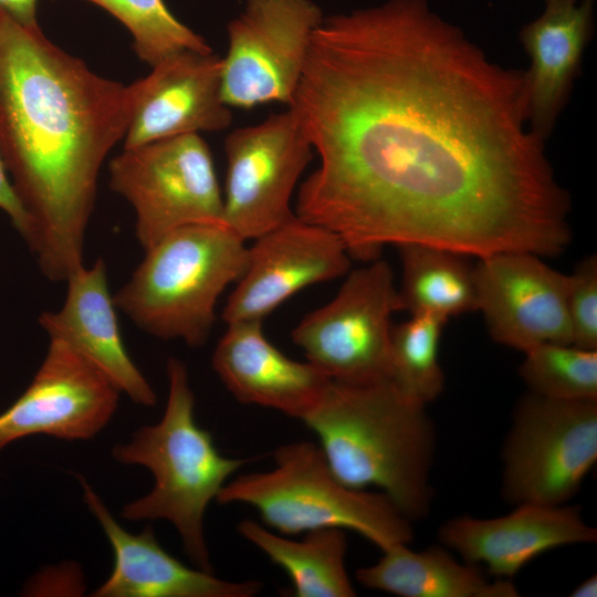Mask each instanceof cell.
Returning <instances> with one entry per match:
<instances>
[{
    "label": "cell",
    "instance_id": "5b68a950",
    "mask_svg": "<svg viewBox=\"0 0 597 597\" xmlns=\"http://www.w3.org/2000/svg\"><path fill=\"white\" fill-rule=\"evenodd\" d=\"M145 252L113 296L116 307L150 335L203 345L217 300L245 271V241L224 223H196L172 231Z\"/></svg>",
    "mask_w": 597,
    "mask_h": 597
},
{
    "label": "cell",
    "instance_id": "9a60e30c",
    "mask_svg": "<svg viewBox=\"0 0 597 597\" xmlns=\"http://www.w3.org/2000/svg\"><path fill=\"white\" fill-rule=\"evenodd\" d=\"M221 65L212 51L187 50L128 85L130 116L123 148L229 127L232 114L221 96Z\"/></svg>",
    "mask_w": 597,
    "mask_h": 597
},
{
    "label": "cell",
    "instance_id": "277c9868",
    "mask_svg": "<svg viewBox=\"0 0 597 597\" xmlns=\"http://www.w3.org/2000/svg\"><path fill=\"white\" fill-rule=\"evenodd\" d=\"M167 377L168 400L160 421L142 427L128 443L112 450L118 462L143 465L155 480L148 494L123 507L122 516L170 522L196 567L213 573L205 537V513L228 479L250 459L221 455L210 432L197 425L195 396L182 362L169 358Z\"/></svg>",
    "mask_w": 597,
    "mask_h": 597
},
{
    "label": "cell",
    "instance_id": "3957f363",
    "mask_svg": "<svg viewBox=\"0 0 597 597\" xmlns=\"http://www.w3.org/2000/svg\"><path fill=\"white\" fill-rule=\"evenodd\" d=\"M426 405L390 379H331L303 422L320 438L327 462L345 485L377 486L409 520L429 512L434 429Z\"/></svg>",
    "mask_w": 597,
    "mask_h": 597
},
{
    "label": "cell",
    "instance_id": "83f0119b",
    "mask_svg": "<svg viewBox=\"0 0 597 597\" xmlns=\"http://www.w3.org/2000/svg\"><path fill=\"white\" fill-rule=\"evenodd\" d=\"M0 209L9 217L14 229L28 240L31 232L30 218L22 206L0 156Z\"/></svg>",
    "mask_w": 597,
    "mask_h": 597
},
{
    "label": "cell",
    "instance_id": "4dcf8cb0",
    "mask_svg": "<svg viewBox=\"0 0 597 597\" xmlns=\"http://www.w3.org/2000/svg\"><path fill=\"white\" fill-rule=\"evenodd\" d=\"M545 1H549V0H545Z\"/></svg>",
    "mask_w": 597,
    "mask_h": 597
},
{
    "label": "cell",
    "instance_id": "603a6c76",
    "mask_svg": "<svg viewBox=\"0 0 597 597\" xmlns=\"http://www.w3.org/2000/svg\"><path fill=\"white\" fill-rule=\"evenodd\" d=\"M402 282L398 290L402 310L444 320L476 311L474 266L465 256L438 247L409 243L398 247Z\"/></svg>",
    "mask_w": 597,
    "mask_h": 597
},
{
    "label": "cell",
    "instance_id": "4316f807",
    "mask_svg": "<svg viewBox=\"0 0 597 597\" xmlns=\"http://www.w3.org/2000/svg\"><path fill=\"white\" fill-rule=\"evenodd\" d=\"M566 308L572 344L597 350V256L589 255L567 274Z\"/></svg>",
    "mask_w": 597,
    "mask_h": 597
},
{
    "label": "cell",
    "instance_id": "e0dca14e",
    "mask_svg": "<svg viewBox=\"0 0 597 597\" xmlns=\"http://www.w3.org/2000/svg\"><path fill=\"white\" fill-rule=\"evenodd\" d=\"M83 498L113 548L114 567L92 594L95 597H253L263 585L258 580L229 582L213 573L190 568L166 552L150 525L128 533L87 481L78 475Z\"/></svg>",
    "mask_w": 597,
    "mask_h": 597
},
{
    "label": "cell",
    "instance_id": "8fae6325",
    "mask_svg": "<svg viewBox=\"0 0 597 597\" xmlns=\"http://www.w3.org/2000/svg\"><path fill=\"white\" fill-rule=\"evenodd\" d=\"M313 153L292 106L232 130L224 140V224L248 241L292 219L291 198Z\"/></svg>",
    "mask_w": 597,
    "mask_h": 597
},
{
    "label": "cell",
    "instance_id": "d4e9b609",
    "mask_svg": "<svg viewBox=\"0 0 597 597\" xmlns=\"http://www.w3.org/2000/svg\"><path fill=\"white\" fill-rule=\"evenodd\" d=\"M115 17L130 32L138 59L150 67L182 51H212L178 20L164 0H86Z\"/></svg>",
    "mask_w": 597,
    "mask_h": 597
},
{
    "label": "cell",
    "instance_id": "52a82bcc",
    "mask_svg": "<svg viewBox=\"0 0 597 597\" xmlns=\"http://www.w3.org/2000/svg\"><path fill=\"white\" fill-rule=\"evenodd\" d=\"M108 175L109 188L134 209L136 238L145 251L179 228L224 223L212 155L199 134L123 148Z\"/></svg>",
    "mask_w": 597,
    "mask_h": 597
},
{
    "label": "cell",
    "instance_id": "30bf717a",
    "mask_svg": "<svg viewBox=\"0 0 597 597\" xmlns=\"http://www.w3.org/2000/svg\"><path fill=\"white\" fill-rule=\"evenodd\" d=\"M324 17L313 0H245L227 27L228 49L221 57L224 104L291 106Z\"/></svg>",
    "mask_w": 597,
    "mask_h": 597
},
{
    "label": "cell",
    "instance_id": "ba28073f",
    "mask_svg": "<svg viewBox=\"0 0 597 597\" xmlns=\"http://www.w3.org/2000/svg\"><path fill=\"white\" fill-rule=\"evenodd\" d=\"M597 460V400L528 392L519 401L502 450V494L514 504L561 505Z\"/></svg>",
    "mask_w": 597,
    "mask_h": 597
},
{
    "label": "cell",
    "instance_id": "f1b7e54d",
    "mask_svg": "<svg viewBox=\"0 0 597 597\" xmlns=\"http://www.w3.org/2000/svg\"><path fill=\"white\" fill-rule=\"evenodd\" d=\"M36 3L38 0H0V9L27 27H36Z\"/></svg>",
    "mask_w": 597,
    "mask_h": 597
},
{
    "label": "cell",
    "instance_id": "5bb4252c",
    "mask_svg": "<svg viewBox=\"0 0 597 597\" xmlns=\"http://www.w3.org/2000/svg\"><path fill=\"white\" fill-rule=\"evenodd\" d=\"M254 241L223 308L227 324L262 322L298 291L339 277L350 268L352 256L337 234L296 214Z\"/></svg>",
    "mask_w": 597,
    "mask_h": 597
},
{
    "label": "cell",
    "instance_id": "484cf974",
    "mask_svg": "<svg viewBox=\"0 0 597 597\" xmlns=\"http://www.w3.org/2000/svg\"><path fill=\"white\" fill-rule=\"evenodd\" d=\"M530 392L564 400H597V350L545 343L524 352L519 369Z\"/></svg>",
    "mask_w": 597,
    "mask_h": 597
},
{
    "label": "cell",
    "instance_id": "7a4b0ae2",
    "mask_svg": "<svg viewBox=\"0 0 597 597\" xmlns=\"http://www.w3.org/2000/svg\"><path fill=\"white\" fill-rule=\"evenodd\" d=\"M129 116L128 85L0 9V156L30 218L25 242L50 281L84 266L100 170Z\"/></svg>",
    "mask_w": 597,
    "mask_h": 597
},
{
    "label": "cell",
    "instance_id": "f546056e",
    "mask_svg": "<svg viewBox=\"0 0 597 597\" xmlns=\"http://www.w3.org/2000/svg\"><path fill=\"white\" fill-rule=\"evenodd\" d=\"M572 597H596L597 576L593 575L582 582L570 594Z\"/></svg>",
    "mask_w": 597,
    "mask_h": 597
},
{
    "label": "cell",
    "instance_id": "4fadbf2b",
    "mask_svg": "<svg viewBox=\"0 0 597 597\" xmlns=\"http://www.w3.org/2000/svg\"><path fill=\"white\" fill-rule=\"evenodd\" d=\"M478 307L492 339L526 352L572 344L566 308L567 274L528 252H502L474 266Z\"/></svg>",
    "mask_w": 597,
    "mask_h": 597
},
{
    "label": "cell",
    "instance_id": "cb8c5ba5",
    "mask_svg": "<svg viewBox=\"0 0 597 597\" xmlns=\"http://www.w3.org/2000/svg\"><path fill=\"white\" fill-rule=\"evenodd\" d=\"M447 322L432 314H411L408 321L392 326L390 380L426 406L438 398L444 387L439 345Z\"/></svg>",
    "mask_w": 597,
    "mask_h": 597
},
{
    "label": "cell",
    "instance_id": "7402d4cb",
    "mask_svg": "<svg viewBox=\"0 0 597 597\" xmlns=\"http://www.w3.org/2000/svg\"><path fill=\"white\" fill-rule=\"evenodd\" d=\"M239 534L289 575L294 597L356 596L346 570L345 530L324 527L306 532L302 541L283 537L253 520L238 524Z\"/></svg>",
    "mask_w": 597,
    "mask_h": 597
},
{
    "label": "cell",
    "instance_id": "d6986e66",
    "mask_svg": "<svg viewBox=\"0 0 597 597\" xmlns=\"http://www.w3.org/2000/svg\"><path fill=\"white\" fill-rule=\"evenodd\" d=\"M66 282L63 305L56 312L42 313L41 327L50 339L66 344L90 360L133 401L154 406L157 396L125 348L104 260L83 266Z\"/></svg>",
    "mask_w": 597,
    "mask_h": 597
},
{
    "label": "cell",
    "instance_id": "6da1fadb",
    "mask_svg": "<svg viewBox=\"0 0 597 597\" xmlns=\"http://www.w3.org/2000/svg\"><path fill=\"white\" fill-rule=\"evenodd\" d=\"M291 106L320 159L295 214L352 258L409 243L543 258L570 241L524 75L489 61L426 0L324 17Z\"/></svg>",
    "mask_w": 597,
    "mask_h": 597
},
{
    "label": "cell",
    "instance_id": "9c48e42d",
    "mask_svg": "<svg viewBox=\"0 0 597 597\" xmlns=\"http://www.w3.org/2000/svg\"><path fill=\"white\" fill-rule=\"evenodd\" d=\"M400 310L392 270L376 259L352 271L331 302L295 326L292 339L329 379H390L391 316Z\"/></svg>",
    "mask_w": 597,
    "mask_h": 597
},
{
    "label": "cell",
    "instance_id": "ac0fdd59",
    "mask_svg": "<svg viewBox=\"0 0 597 597\" xmlns=\"http://www.w3.org/2000/svg\"><path fill=\"white\" fill-rule=\"evenodd\" d=\"M212 367L233 397L304 420L331 380L308 362L293 360L264 335L261 321L227 324Z\"/></svg>",
    "mask_w": 597,
    "mask_h": 597
},
{
    "label": "cell",
    "instance_id": "44dd1931",
    "mask_svg": "<svg viewBox=\"0 0 597 597\" xmlns=\"http://www.w3.org/2000/svg\"><path fill=\"white\" fill-rule=\"evenodd\" d=\"M408 544L383 551L374 565L358 568L365 587L401 597H517L510 579L490 580L480 568L461 564L444 547L415 552Z\"/></svg>",
    "mask_w": 597,
    "mask_h": 597
},
{
    "label": "cell",
    "instance_id": "ffe728a7",
    "mask_svg": "<svg viewBox=\"0 0 597 597\" xmlns=\"http://www.w3.org/2000/svg\"><path fill=\"white\" fill-rule=\"evenodd\" d=\"M595 0H549L523 27L521 42L531 57L524 75L526 116L542 139L566 101L593 27Z\"/></svg>",
    "mask_w": 597,
    "mask_h": 597
},
{
    "label": "cell",
    "instance_id": "8992f818",
    "mask_svg": "<svg viewBox=\"0 0 597 597\" xmlns=\"http://www.w3.org/2000/svg\"><path fill=\"white\" fill-rule=\"evenodd\" d=\"M274 469L240 474L217 496L221 504L253 506L263 522L284 535L317 528L354 531L381 551L412 540L410 521L383 492L345 485L321 448L310 441L281 446Z\"/></svg>",
    "mask_w": 597,
    "mask_h": 597
},
{
    "label": "cell",
    "instance_id": "2e32d148",
    "mask_svg": "<svg viewBox=\"0 0 597 597\" xmlns=\"http://www.w3.org/2000/svg\"><path fill=\"white\" fill-rule=\"evenodd\" d=\"M439 540L467 563L509 579L547 551L596 542L597 531L576 506L523 503L500 517H454L440 527Z\"/></svg>",
    "mask_w": 597,
    "mask_h": 597
},
{
    "label": "cell",
    "instance_id": "7c38bea8",
    "mask_svg": "<svg viewBox=\"0 0 597 597\" xmlns=\"http://www.w3.org/2000/svg\"><path fill=\"white\" fill-rule=\"evenodd\" d=\"M119 392L84 356L51 339L29 387L0 413V450L34 434L91 439L112 419Z\"/></svg>",
    "mask_w": 597,
    "mask_h": 597
}]
</instances>
